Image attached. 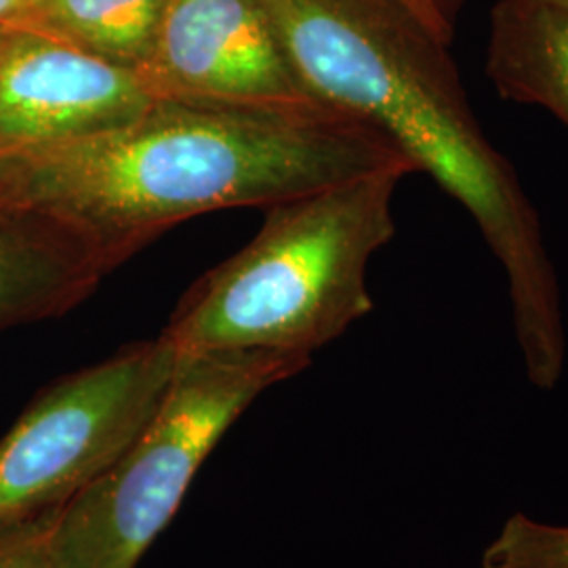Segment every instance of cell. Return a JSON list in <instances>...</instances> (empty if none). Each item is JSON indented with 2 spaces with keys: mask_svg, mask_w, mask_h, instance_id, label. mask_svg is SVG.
Instances as JSON below:
<instances>
[{
  "mask_svg": "<svg viewBox=\"0 0 568 568\" xmlns=\"http://www.w3.org/2000/svg\"><path fill=\"white\" fill-rule=\"evenodd\" d=\"M387 169L417 173L384 131L325 102L159 98L98 133L2 152L0 217L60 230L110 274L185 220Z\"/></svg>",
  "mask_w": 568,
  "mask_h": 568,
  "instance_id": "6da1fadb",
  "label": "cell"
},
{
  "mask_svg": "<svg viewBox=\"0 0 568 568\" xmlns=\"http://www.w3.org/2000/svg\"><path fill=\"white\" fill-rule=\"evenodd\" d=\"M406 169H387L265 209L262 230L182 297L161 337L178 354L302 356L373 310L368 264L396 234Z\"/></svg>",
  "mask_w": 568,
  "mask_h": 568,
  "instance_id": "7a4b0ae2",
  "label": "cell"
},
{
  "mask_svg": "<svg viewBox=\"0 0 568 568\" xmlns=\"http://www.w3.org/2000/svg\"><path fill=\"white\" fill-rule=\"evenodd\" d=\"M312 361L264 349L178 354L163 398L112 466L53 516L65 568H135L244 408Z\"/></svg>",
  "mask_w": 568,
  "mask_h": 568,
  "instance_id": "3957f363",
  "label": "cell"
},
{
  "mask_svg": "<svg viewBox=\"0 0 568 568\" xmlns=\"http://www.w3.org/2000/svg\"><path fill=\"white\" fill-rule=\"evenodd\" d=\"M175 366L159 335L34 398L0 440V532L58 514L100 478L148 424Z\"/></svg>",
  "mask_w": 568,
  "mask_h": 568,
  "instance_id": "277c9868",
  "label": "cell"
},
{
  "mask_svg": "<svg viewBox=\"0 0 568 568\" xmlns=\"http://www.w3.org/2000/svg\"><path fill=\"white\" fill-rule=\"evenodd\" d=\"M138 74L156 100L260 108L321 102L295 74L262 0H169Z\"/></svg>",
  "mask_w": 568,
  "mask_h": 568,
  "instance_id": "5b68a950",
  "label": "cell"
},
{
  "mask_svg": "<svg viewBox=\"0 0 568 568\" xmlns=\"http://www.w3.org/2000/svg\"><path fill=\"white\" fill-rule=\"evenodd\" d=\"M154 100L138 70L30 26L0 28V154L98 133Z\"/></svg>",
  "mask_w": 568,
  "mask_h": 568,
  "instance_id": "8992f818",
  "label": "cell"
},
{
  "mask_svg": "<svg viewBox=\"0 0 568 568\" xmlns=\"http://www.w3.org/2000/svg\"><path fill=\"white\" fill-rule=\"evenodd\" d=\"M108 274L68 234L34 220L0 217V328L60 316Z\"/></svg>",
  "mask_w": 568,
  "mask_h": 568,
  "instance_id": "52a82bcc",
  "label": "cell"
},
{
  "mask_svg": "<svg viewBox=\"0 0 568 568\" xmlns=\"http://www.w3.org/2000/svg\"><path fill=\"white\" fill-rule=\"evenodd\" d=\"M487 74L504 100L544 108L568 126V7L499 0L490 13Z\"/></svg>",
  "mask_w": 568,
  "mask_h": 568,
  "instance_id": "ba28073f",
  "label": "cell"
},
{
  "mask_svg": "<svg viewBox=\"0 0 568 568\" xmlns=\"http://www.w3.org/2000/svg\"><path fill=\"white\" fill-rule=\"evenodd\" d=\"M169 0H32L20 26L140 70L152 55Z\"/></svg>",
  "mask_w": 568,
  "mask_h": 568,
  "instance_id": "9c48e42d",
  "label": "cell"
},
{
  "mask_svg": "<svg viewBox=\"0 0 568 568\" xmlns=\"http://www.w3.org/2000/svg\"><path fill=\"white\" fill-rule=\"evenodd\" d=\"M483 568H568V527L514 514L485 549Z\"/></svg>",
  "mask_w": 568,
  "mask_h": 568,
  "instance_id": "30bf717a",
  "label": "cell"
},
{
  "mask_svg": "<svg viewBox=\"0 0 568 568\" xmlns=\"http://www.w3.org/2000/svg\"><path fill=\"white\" fill-rule=\"evenodd\" d=\"M53 516L2 530L0 568H65L51 541Z\"/></svg>",
  "mask_w": 568,
  "mask_h": 568,
  "instance_id": "8fae6325",
  "label": "cell"
},
{
  "mask_svg": "<svg viewBox=\"0 0 568 568\" xmlns=\"http://www.w3.org/2000/svg\"><path fill=\"white\" fill-rule=\"evenodd\" d=\"M403 2L440 41L447 42L450 47V42L455 39L457 18L466 0H403Z\"/></svg>",
  "mask_w": 568,
  "mask_h": 568,
  "instance_id": "7c38bea8",
  "label": "cell"
},
{
  "mask_svg": "<svg viewBox=\"0 0 568 568\" xmlns=\"http://www.w3.org/2000/svg\"><path fill=\"white\" fill-rule=\"evenodd\" d=\"M32 0H0V28L20 26Z\"/></svg>",
  "mask_w": 568,
  "mask_h": 568,
  "instance_id": "4fadbf2b",
  "label": "cell"
},
{
  "mask_svg": "<svg viewBox=\"0 0 568 568\" xmlns=\"http://www.w3.org/2000/svg\"><path fill=\"white\" fill-rule=\"evenodd\" d=\"M541 2H554V4H565V7H568V0H541Z\"/></svg>",
  "mask_w": 568,
  "mask_h": 568,
  "instance_id": "5bb4252c",
  "label": "cell"
}]
</instances>
